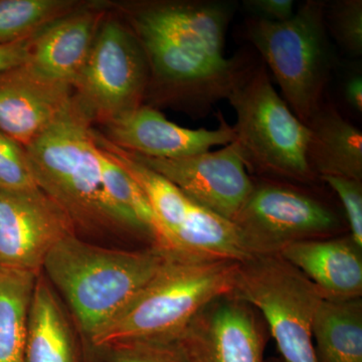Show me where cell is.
<instances>
[{
    "label": "cell",
    "mask_w": 362,
    "mask_h": 362,
    "mask_svg": "<svg viewBox=\"0 0 362 362\" xmlns=\"http://www.w3.org/2000/svg\"><path fill=\"white\" fill-rule=\"evenodd\" d=\"M238 4L233 0L150 2L132 11L134 35L148 66V84L206 117L230 95L251 61L226 58V33Z\"/></svg>",
    "instance_id": "6da1fadb"
},
{
    "label": "cell",
    "mask_w": 362,
    "mask_h": 362,
    "mask_svg": "<svg viewBox=\"0 0 362 362\" xmlns=\"http://www.w3.org/2000/svg\"><path fill=\"white\" fill-rule=\"evenodd\" d=\"M90 122L74 98L70 108L26 147L37 187L65 211L76 228L151 239L144 226L107 194Z\"/></svg>",
    "instance_id": "7a4b0ae2"
},
{
    "label": "cell",
    "mask_w": 362,
    "mask_h": 362,
    "mask_svg": "<svg viewBox=\"0 0 362 362\" xmlns=\"http://www.w3.org/2000/svg\"><path fill=\"white\" fill-rule=\"evenodd\" d=\"M239 262L168 252L154 277L89 340L98 349L124 343L177 340L216 298L230 294Z\"/></svg>",
    "instance_id": "3957f363"
},
{
    "label": "cell",
    "mask_w": 362,
    "mask_h": 362,
    "mask_svg": "<svg viewBox=\"0 0 362 362\" xmlns=\"http://www.w3.org/2000/svg\"><path fill=\"white\" fill-rule=\"evenodd\" d=\"M168 254L156 246L141 251L106 249L71 235L52 247L42 270L90 340L141 291Z\"/></svg>",
    "instance_id": "277c9868"
},
{
    "label": "cell",
    "mask_w": 362,
    "mask_h": 362,
    "mask_svg": "<svg viewBox=\"0 0 362 362\" xmlns=\"http://www.w3.org/2000/svg\"><path fill=\"white\" fill-rule=\"evenodd\" d=\"M235 144L249 175L302 185L320 181L308 160L309 129L272 84L264 63L250 61L228 98Z\"/></svg>",
    "instance_id": "5b68a950"
},
{
    "label": "cell",
    "mask_w": 362,
    "mask_h": 362,
    "mask_svg": "<svg viewBox=\"0 0 362 362\" xmlns=\"http://www.w3.org/2000/svg\"><path fill=\"white\" fill-rule=\"evenodd\" d=\"M326 1L307 0L290 20L275 23L250 18L245 35L277 81L293 113L309 122L324 104L337 66L325 23Z\"/></svg>",
    "instance_id": "8992f818"
},
{
    "label": "cell",
    "mask_w": 362,
    "mask_h": 362,
    "mask_svg": "<svg viewBox=\"0 0 362 362\" xmlns=\"http://www.w3.org/2000/svg\"><path fill=\"white\" fill-rule=\"evenodd\" d=\"M232 296L261 314L285 362H318L312 327L322 293L280 255L240 263Z\"/></svg>",
    "instance_id": "52a82bcc"
},
{
    "label": "cell",
    "mask_w": 362,
    "mask_h": 362,
    "mask_svg": "<svg viewBox=\"0 0 362 362\" xmlns=\"http://www.w3.org/2000/svg\"><path fill=\"white\" fill-rule=\"evenodd\" d=\"M103 148L146 195L158 226L156 247L187 256L239 263L251 258L232 221L197 204L126 150L110 141H105Z\"/></svg>",
    "instance_id": "ba28073f"
},
{
    "label": "cell",
    "mask_w": 362,
    "mask_h": 362,
    "mask_svg": "<svg viewBox=\"0 0 362 362\" xmlns=\"http://www.w3.org/2000/svg\"><path fill=\"white\" fill-rule=\"evenodd\" d=\"M308 185L259 178L233 221L251 256L279 255L294 243L337 237L343 223Z\"/></svg>",
    "instance_id": "9c48e42d"
},
{
    "label": "cell",
    "mask_w": 362,
    "mask_h": 362,
    "mask_svg": "<svg viewBox=\"0 0 362 362\" xmlns=\"http://www.w3.org/2000/svg\"><path fill=\"white\" fill-rule=\"evenodd\" d=\"M148 78L146 59L134 33L118 21H105L74 83V98L90 121L107 123L142 105Z\"/></svg>",
    "instance_id": "30bf717a"
},
{
    "label": "cell",
    "mask_w": 362,
    "mask_h": 362,
    "mask_svg": "<svg viewBox=\"0 0 362 362\" xmlns=\"http://www.w3.org/2000/svg\"><path fill=\"white\" fill-rule=\"evenodd\" d=\"M129 153L197 204L232 223L254 188V180L235 142L214 151L181 158H152Z\"/></svg>",
    "instance_id": "8fae6325"
},
{
    "label": "cell",
    "mask_w": 362,
    "mask_h": 362,
    "mask_svg": "<svg viewBox=\"0 0 362 362\" xmlns=\"http://www.w3.org/2000/svg\"><path fill=\"white\" fill-rule=\"evenodd\" d=\"M76 228L42 190H0V268L40 275L52 247Z\"/></svg>",
    "instance_id": "7c38bea8"
},
{
    "label": "cell",
    "mask_w": 362,
    "mask_h": 362,
    "mask_svg": "<svg viewBox=\"0 0 362 362\" xmlns=\"http://www.w3.org/2000/svg\"><path fill=\"white\" fill-rule=\"evenodd\" d=\"M269 335L261 314L228 294L204 307L178 340L192 362H266Z\"/></svg>",
    "instance_id": "4fadbf2b"
},
{
    "label": "cell",
    "mask_w": 362,
    "mask_h": 362,
    "mask_svg": "<svg viewBox=\"0 0 362 362\" xmlns=\"http://www.w3.org/2000/svg\"><path fill=\"white\" fill-rule=\"evenodd\" d=\"M218 119L220 124L216 129H188L170 122L153 107L142 104L105 125L109 141L126 151L152 158L173 159L235 141L233 127L221 111Z\"/></svg>",
    "instance_id": "5bb4252c"
},
{
    "label": "cell",
    "mask_w": 362,
    "mask_h": 362,
    "mask_svg": "<svg viewBox=\"0 0 362 362\" xmlns=\"http://www.w3.org/2000/svg\"><path fill=\"white\" fill-rule=\"evenodd\" d=\"M73 101L71 86L47 80L28 62L0 71V132L26 148Z\"/></svg>",
    "instance_id": "9a60e30c"
},
{
    "label": "cell",
    "mask_w": 362,
    "mask_h": 362,
    "mask_svg": "<svg viewBox=\"0 0 362 362\" xmlns=\"http://www.w3.org/2000/svg\"><path fill=\"white\" fill-rule=\"evenodd\" d=\"M281 257L301 271L324 299L346 301L362 296V247L349 235L301 240Z\"/></svg>",
    "instance_id": "2e32d148"
},
{
    "label": "cell",
    "mask_w": 362,
    "mask_h": 362,
    "mask_svg": "<svg viewBox=\"0 0 362 362\" xmlns=\"http://www.w3.org/2000/svg\"><path fill=\"white\" fill-rule=\"evenodd\" d=\"M101 13H69L35 35L28 64L47 80L71 86L82 71L99 30Z\"/></svg>",
    "instance_id": "e0dca14e"
},
{
    "label": "cell",
    "mask_w": 362,
    "mask_h": 362,
    "mask_svg": "<svg viewBox=\"0 0 362 362\" xmlns=\"http://www.w3.org/2000/svg\"><path fill=\"white\" fill-rule=\"evenodd\" d=\"M309 129L307 160L312 173L362 180V133L340 114L337 107L324 102L307 123Z\"/></svg>",
    "instance_id": "ac0fdd59"
},
{
    "label": "cell",
    "mask_w": 362,
    "mask_h": 362,
    "mask_svg": "<svg viewBox=\"0 0 362 362\" xmlns=\"http://www.w3.org/2000/svg\"><path fill=\"white\" fill-rule=\"evenodd\" d=\"M23 362H78L70 321L42 274L30 301Z\"/></svg>",
    "instance_id": "d6986e66"
},
{
    "label": "cell",
    "mask_w": 362,
    "mask_h": 362,
    "mask_svg": "<svg viewBox=\"0 0 362 362\" xmlns=\"http://www.w3.org/2000/svg\"><path fill=\"white\" fill-rule=\"evenodd\" d=\"M318 362H362V300L324 299L312 327Z\"/></svg>",
    "instance_id": "ffe728a7"
},
{
    "label": "cell",
    "mask_w": 362,
    "mask_h": 362,
    "mask_svg": "<svg viewBox=\"0 0 362 362\" xmlns=\"http://www.w3.org/2000/svg\"><path fill=\"white\" fill-rule=\"evenodd\" d=\"M39 276L14 270L0 273V362H23L28 312Z\"/></svg>",
    "instance_id": "44dd1931"
},
{
    "label": "cell",
    "mask_w": 362,
    "mask_h": 362,
    "mask_svg": "<svg viewBox=\"0 0 362 362\" xmlns=\"http://www.w3.org/2000/svg\"><path fill=\"white\" fill-rule=\"evenodd\" d=\"M73 6L65 0H0V45L37 35Z\"/></svg>",
    "instance_id": "7402d4cb"
},
{
    "label": "cell",
    "mask_w": 362,
    "mask_h": 362,
    "mask_svg": "<svg viewBox=\"0 0 362 362\" xmlns=\"http://www.w3.org/2000/svg\"><path fill=\"white\" fill-rule=\"evenodd\" d=\"M99 160L102 181L107 194L117 206L132 214L144 226L151 235L153 246H156L158 226L152 207L141 187L101 147H99Z\"/></svg>",
    "instance_id": "603a6c76"
},
{
    "label": "cell",
    "mask_w": 362,
    "mask_h": 362,
    "mask_svg": "<svg viewBox=\"0 0 362 362\" xmlns=\"http://www.w3.org/2000/svg\"><path fill=\"white\" fill-rule=\"evenodd\" d=\"M325 23L328 32L350 56L362 54V1L337 0L326 2Z\"/></svg>",
    "instance_id": "cb8c5ba5"
},
{
    "label": "cell",
    "mask_w": 362,
    "mask_h": 362,
    "mask_svg": "<svg viewBox=\"0 0 362 362\" xmlns=\"http://www.w3.org/2000/svg\"><path fill=\"white\" fill-rule=\"evenodd\" d=\"M39 189L25 148L0 132V190L25 192Z\"/></svg>",
    "instance_id": "d4e9b609"
},
{
    "label": "cell",
    "mask_w": 362,
    "mask_h": 362,
    "mask_svg": "<svg viewBox=\"0 0 362 362\" xmlns=\"http://www.w3.org/2000/svg\"><path fill=\"white\" fill-rule=\"evenodd\" d=\"M107 350L109 362H192L178 339L124 343Z\"/></svg>",
    "instance_id": "484cf974"
},
{
    "label": "cell",
    "mask_w": 362,
    "mask_h": 362,
    "mask_svg": "<svg viewBox=\"0 0 362 362\" xmlns=\"http://www.w3.org/2000/svg\"><path fill=\"white\" fill-rule=\"evenodd\" d=\"M320 181L337 194L344 207L350 237L362 247V180L341 176H323Z\"/></svg>",
    "instance_id": "4316f807"
},
{
    "label": "cell",
    "mask_w": 362,
    "mask_h": 362,
    "mask_svg": "<svg viewBox=\"0 0 362 362\" xmlns=\"http://www.w3.org/2000/svg\"><path fill=\"white\" fill-rule=\"evenodd\" d=\"M243 6L252 18L275 23L290 20L295 13L293 0H244Z\"/></svg>",
    "instance_id": "83f0119b"
},
{
    "label": "cell",
    "mask_w": 362,
    "mask_h": 362,
    "mask_svg": "<svg viewBox=\"0 0 362 362\" xmlns=\"http://www.w3.org/2000/svg\"><path fill=\"white\" fill-rule=\"evenodd\" d=\"M35 35L28 39L0 45V71L7 70L25 63L30 58Z\"/></svg>",
    "instance_id": "f1b7e54d"
},
{
    "label": "cell",
    "mask_w": 362,
    "mask_h": 362,
    "mask_svg": "<svg viewBox=\"0 0 362 362\" xmlns=\"http://www.w3.org/2000/svg\"><path fill=\"white\" fill-rule=\"evenodd\" d=\"M344 98L352 110L362 113V77L356 73L347 78L344 85Z\"/></svg>",
    "instance_id": "f546056e"
},
{
    "label": "cell",
    "mask_w": 362,
    "mask_h": 362,
    "mask_svg": "<svg viewBox=\"0 0 362 362\" xmlns=\"http://www.w3.org/2000/svg\"><path fill=\"white\" fill-rule=\"evenodd\" d=\"M266 362H285L283 361L282 358H275V357H273V358L268 359V361H266Z\"/></svg>",
    "instance_id": "4dcf8cb0"
},
{
    "label": "cell",
    "mask_w": 362,
    "mask_h": 362,
    "mask_svg": "<svg viewBox=\"0 0 362 362\" xmlns=\"http://www.w3.org/2000/svg\"><path fill=\"white\" fill-rule=\"evenodd\" d=\"M1 271H2V269H1V268H0V273H1Z\"/></svg>",
    "instance_id": "1f68e13d"
}]
</instances>
